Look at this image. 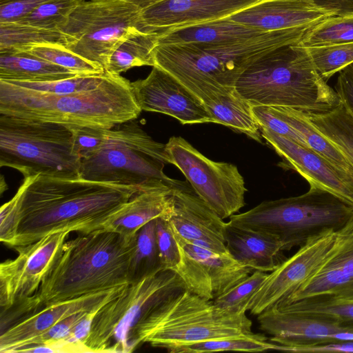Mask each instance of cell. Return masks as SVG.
Instances as JSON below:
<instances>
[{
    "instance_id": "1",
    "label": "cell",
    "mask_w": 353,
    "mask_h": 353,
    "mask_svg": "<svg viewBox=\"0 0 353 353\" xmlns=\"http://www.w3.org/2000/svg\"><path fill=\"white\" fill-rule=\"evenodd\" d=\"M139 191L136 186L81 177H25L14 196L1 207V241L13 248L55 232L102 229Z\"/></svg>"
},
{
    "instance_id": "2",
    "label": "cell",
    "mask_w": 353,
    "mask_h": 353,
    "mask_svg": "<svg viewBox=\"0 0 353 353\" xmlns=\"http://www.w3.org/2000/svg\"><path fill=\"white\" fill-rule=\"evenodd\" d=\"M135 240L102 228L65 241L38 290L1 311V328L46 305L128 284Z\"/></svg>"
},
{
    "instance_id": "3",
    "label": "cell",
    "mask_w": 353,
    "mask_h": 353,
    "mask_svg": "<svg viewBox=\"0 0 353 353\" xmlns=\"http://www.w3.org/2000/svg\"><path fill=\"white\" fill-rule=\"evenodd\" d=\"M310 28L269 31L228 43L157 44L154 66L170 74L202 101L234 91L238 79L256 61L279 48L299 43Z\"/></svg>"
},
{
    "instance_id": "4",
    "label": "cell",
    "mask_w": 353,
    "mask_h": 353,
    "mask_svg": "<svg viewBox=\"0 0 353 353\" xmlns=\"http://www.w3.org/2000/svg\"><path fill=\"white\" fill-rule=\"evenodd\" d=\"M141 111L131 82L121 75L107 72L97 88L68 94L26 89L0 80V114L110 129L137 119Z\"/></svg>"
},
{
    "instance_id": "5",
    "label": "cell",
    "mask_w": 353,
    "mask_h": 353,
    "mask_svg": "<svg viewBox=\"0 0 353 353\" xmlns=\"http://www.w3.org/2000/svg\"><path fill=\"white\" fill-rule=\"evenodd\" d=\"M234 89L252 106L321 112L341 103L334 88L316 71L307 49L297 44L279 48L259 59L240 77Z\"/></svg>"
},
{
    "instance_id": "6",
    "label": "cell",
    "mask_w": 353,
    "mask_h": 353,
    "mask_svg": "<svg viewBox=\"0 0 353 353\" xmlns=\"http://www.w3.org/2000/svg\"><path fill=\"white\" fill-rule=\"evenodd\" d=\"M246 312H234L185 288L158 300L137 325L134 350L143 343L165 349L183 344L251 333Z\"/></svg>"
},
{
    "instance_id": "7",
    "label": "cell",
    "mask_w": 353,
    "mask_h": 353,
    "mask_svg": "<svg viewBox=\"0 0 353 353\" xmlns=\"http://www.w3.org/2000/svg\"><path fill=\"white\" fill-rule=\"evenodd\" d=\"M352 215L350 204L326 190L310 188L299 196L264 201L231 216L229 221L274 235L289 250L325 232L338 231Z\"/></svg>"
},
{
    "instance_id": "8",
    "label": "cell",
    "mask_w": 353,
    "mask_h": 353,
    "mask_svg": "<svg viewBox=\"0 0 353 353\" xmlns=\"http://www.w3.org/2000/svg\"><path fill=\"white\" fill-rule=\"evenodd\" d=\"M166 163L170 161L165 144L154 140L133 119L110 128L101 148L81 159L80 177L140 190L185 183L164 173Z\"/></svg>"
},
{
    "instance_id": "9",
    "label": "cell",
    "mask_w": 353,
    "mask_h": 353,
    "mask_svg": "<svg viewBox=\"0 0 353 353\" xmlns=\"http://www.w3.org/2000/svg\"><path fill=\"white\" fill-rule=\"evenodd\" d=\"M81 159L69 128L62 124L0 114V166L25 177H80Z\"/></svg>"
},
{
    "instance_id": "10",
    "label": "cell",
    "mask_w": 353,
    "mask_h": 353,
    "mask_svg": "<svg viewBox=\"0 0 353 353\" xmlns=\"http://www.w3.org/2000/svg\"><path fill=\"white\" fill-rule=\"evenodd\" d=\"M183 288V281L172 270L128 283L120 294L100 308L85 345L90 352L134 351V330L141 318L158 300Z\"/></svg>"
},
{
    "instance_id": "11",
    "label": "cell",
    "mask_w": 353,
    "mask_h": 353,
    "mask_svg": "<svg viewBox=\"0 0 353 353\" xmlns=\"http://www.w3.org/2000/svg\"><path fill=\"white\" fill-rule=\"evenodd\" d=\"M141 12L125 0H81L60 31L70 51L105 70L119 43L142 30Z\"/></svg>"
},
{
    "instance_id": "12",
    "label": "cell",
    "mask_w": 353,
    "mask_h": 353,
    "mask_svg": "<svg viewBox=\"0 0 353 353\" xmlns=\"http://www.w3.org/2000/svg\"><path fill=\"white\" fill-rule=\"evenodd\" d=\"M170 164L183 174L196 194L219 216L225 219L245 204V181L237 167L212 161L181 137L165 144Z\"/></svg>"
},
{
    "instance_id": "13",
    "label": "cell",
    "mask_w": 353,
    "mask_h": 353,
    "mask_svg": "<svg viewBox=\"0 0 353 353\" xmlns=\"http://www.w3.org/2000/svg\"><path fill=\"white\" fill-rule=\"evenodd\" d=\"M173 234L180 259L172 271L186 290L204 299L214 300L254 272L230 254L214 252L181 238L174 231Z\"/></svg>"
},
{
    "instance_id": "14",
    "label": "cell",
    "mask_w": 353,
    "mask_h": 353,
    "mask_svg": "<svg viewBox=\"0 0 353 353\" xmlns=\"http://www.w3.org/2000/svg\"><path fill=\"white\" fill-rule=\"evenodd\" d=\"M70 232L50 234L13 248L18 256L0 264L1 311L33 295L58 259Z\"/></svg>"
},
{
    "instance_id": "15",
    "label": "cell",
    "mask_w": 353,
    "mask_h": 353,
    "mask_svg": "<svg viewBox=\"0 0 353 353\" xmlns=\"http://www.w3.org/2000/svg\"><path fill=\"white\" fill-rule=\"evenodd\" d=\"M336 231L330 230L312 238L268 276L255 292L248 310L258 315L279 304L314 274L334 250Z\"/></svg>"
},
{
    "instance_id": "16",
    "label": "cell",
    "mask_w": 353,
    "mask_h": 353,
    "mask_svg": "<svg viewBox=\"0 0 353 353\" xmlns=\"http://www.w3.org/2000/svg\"><path fill=\"white\" fill-rule=\"evenodd\" d=\"M260 329L271 336L279 350L299 352L323 344L353 341V330L320 316L274 305L257 315Z\"/></svg>"
},
{
    "instance_id": "17",
    "label": "cell",
    "mask_w": 353,
    "mask_h": 353,
    "mask_svg": "<svg viewBox=\"0 0 353 353\" xmlns=\"http://www.w3.org/2000/svg\"><path fill=\"white\" fill-rule=\"evenodd\" d=\"M141 110L169 115L182 124L212 123L202 101L166 71L153 66L148 77L131 82Z\"/></svg>"
},
{
    "instance_id": "18",
    "label": "cell",
    "mask_w": 353,
    "mask_h": 353,
    "mask_svg": "<svg viewBox=\"0 0 353 353\" xmlns=\"http://www.w3.org/2000/svg\"><path fill=\"white\" fill-rule=\"evenodd\" d=\"M127 285L57 302L21 316L1 330L0 352L16 353L67 317L102 307L120 294Z\"/></svg>"
},
{
    "instance_id": "19",
    "label": "cell",
    "mask_w": 353,
    "mask_h": 353,
    "mask_svg": "<svg viewBox=\"0 0 353 353\" xmlns=\"http://www.w3.org/2000/svg\"><path fill=\"white\" fill-rule=\"evenodd\" d=\"M262 138L292 169L301 175L310 188L326 190L353 206V176L340 170L307 146L260 128Z\"/></svg>"
},
{
    "instance_id": "20",
    "label": "cell",
    "mask_w": 353,
    "mask_h": 353,
    "mask_svg": "<svg viewBox=\"0 0 353 353\" xmlns=\"http://www.w3.org/2000/svg\"><path fill=\"white\" fill-rule=\"evenodd\" d=\"M263 1L163 0L142 10V30L159 34L222 19Z\"/></svg>"
},
{
    "instance_id": "21",
    "label": "cell",
    "mask_w": 353,
    "mask_h": 353,
    "mask_svg": "<svg viewBox=\"0 0 353 353\" xmlns=\"http://www.w3.org/2000/svg\"><path fill=\"white\" fill-rule=\"evenodd\" d=\"M174 210L168 221L181 238L214 252L230 254L225 244L226 222L190 189L188 183L172 188Z\"/></svg>"
},
{
    "instance_id": "22",
    "label": "cell",
    "mask_w": 353,
    "mask_h": 353,
    "mask_svg": "<svg viewBox=\"0 0 353 353\" xmlns=\"http://www.w3.org/2000/svg\"><path fill=\"white\" fill-rule=\"evenodd\" d=\"M316 296L353 300V215L336 231L334 250L321 267L281 303Z\"/></svg>"
},
{
    "instance_id": "23",
    "label": "cell",
    "mask_w": 353,
    "mask_h": 353,
    "mask_svg": "<svg viewBox=\"0 0 353 353\" xmlns=\"http://www.w3.org/2000/svg\"><path fill=\"white\" fill-rule=\"evenodd\" d=\"M336 14L313 0H264L228 18L264 32L310 28Z\"/></svg>"
},
{
    "instance_id": "24",
    "label": "cell",
    "mask_w": 353,
    "mask_h": 353,
    "mask_svg": "<svg viewBox=\"0 0 353 353\" xmlns=\"http://www.w3.org/2000/svg\"><path fill=\"white\" fill-rule=\"evenodd\" d=\"M225 244L232 257L254 271L270 272L287 259L283 243L275 236L230 221L225 225Z\"/></svg>"
},
{
    "instance_id": "25",
    "label": "cell",
    "mask_w": 353,
    "mask_h": 353,
    "mask_svg": "<svg viewBox=\"0 0 353 353\" xmlns=\"http://www.w3.org/2000/svg\"><path fill=\"white\" fill-rule=\"evenodd\" d=\"M173 210L172 188L170 186L141 190L110 216L103 228L132 239L144 225L152 220L159 217L168 220Z\"/></svg>"
},
{
    "instance_id": "26",
    "label": "cell",
    "mask_w": 353,
    "mask_h": 353,
    "mask_svg": "<svg viewBox=\"0 0 353 353\" xmlns=\"http://www.w3.org/2000/svg\"><path fill=\"white\" fill-rule=\"evenodd\" d=\"M266 32L228 17L159 34L158 44L201 43L219 44L248 39Z\"/></svg>"
},
{
    "instance_id": "27",
    "label": "cell",
    "mask_w": 353,
    "mask_h": 353,
    "mask_svg": "<svg viewBox=\"0 0 353 353\" xmlns=\"http://www.w3.org/2000/svg\"><path fill=\"white\" fill-rule=\"evenodd\" d=\"M202 103L210 114L212 123L227 126L261 141L260 127L254 117L252 105L235 90L211 95Z\"/></svg>"
},
{
    "instance_id": "28",
    "label": "cell",
    "mask_w": 353,
    "mask_h": 353,
    "mask_svg": "<svg viewBox=\"0 0 353 353\" xmlns=\"http://www.w3.org/2000/svg\"><path fill=\"white\" fill-rule=\"evenodd\" d=\"M77 76V73L27 54H0V80L45 82Z\"/></svg>"
},
{
    "instance_id": "29",
    "label": "cell",
    "mask_w": 353,
    "mask_h": 353,
    "mask_svg": "<svg viewBox=\"0 0 353 353\" xmlns=\"http://www.w3.org/2000/svg\"><path fill=\"white\" fill-rule=\"evenodd\" d=\"M296 110L353 165V116L341 102L335 108L321 112Z\"/></svg>"
},
{
    "instance_id": "30",
    "label": "cell",
    "mask_w": 353,
    "mask_h": 353,
    "mask_svg": "<svg viewBox=\"0 0 353 353\" xmlns=\"http://www.w3.org/2000/svg\"><path fill=\"white\" fill-rule=\"evenodd\" d=\"M159 33L137 29L119 43L112 54L105 72L120 75L129 69L139 66H154V48Z\"/></svg>"
},
{
    "instance_id": "31",
    "label": "cell",
    "mask_w": 353,
    "mask_h": 353,
    "mask_svg": "<svg viewBox=\"0 0 353 353\" xmlns=\"http://www.w3.org/2000/svg\"><path fill=\"white\" fill-rule=\"evenodd\" d=\"M265 106L272 114L301 134L309 148L340 170L353 176V165L344 154L303 119L296 109L282 106Z\"/></svg>"
},
{
    "instance_id": "32",
    "label": "cell",
    "mask_w": 353,
    "mask_h": 353,
    "mask_svg": "<svg viewBox=\"0 0 353 353\" xmlns=\"http://www.w3.org/2000/svg\"><path fill=\"white\" fill-rule=\"evenodd\" d=\"M50 43L65 46L61 31L17 21L0 23V54H20L32 46Z\"/></svg>"
},
{
    "instance_id": "33",
    "label": "cell",
    "mask_w": 353,
    "mask_h": 353,
    "mask_svg": "<svg viewBox=\"0 0 353 353\" xmlns=\"http://www.w3.org/2000/svg\"><path fill=\"white\" fill-rule=\"evenodd\" d=\"M279 350V345L268 341L265 334L248 333L228 336L198 343L174 346L168 350L170 353H203L221 351L259 352Z\"/></svg>"
},
{
    "instance_id": "34",
    "label": "cell",
    "mask_w": 353,
    "mask_h": 353,
    "mask_svg": "<svg viewBox=\"0 0 353 353\" xmlns=\"http://www.w3.org/2000/svg\"><path fill=\"white\" fill-rule=\"evenodd\" d=\"M276 305L292 312L325 318L353 330V300L316 296Z\"/></svg>"
},
{
    "instance_id": "35",
    "label": "cell",
    "mask_w": 353,
    "mask_h": 353,
    "mask_svg": "<svg viewBox=\"0 0 353 353\" xmlns=\"http://www.w3.org/2000/svg\"><path fill=\"white\" fill-rule=\"evenodd\" d=\"M163 271L156 239V222L152 220L137 233L129 268V283Z\"/></svg>"
},
{
    "instance_id": "36",
    "label": "cell",
    "mask_w": 353,
    "mask_h": 353,
    "mask_svg": "<svg viewBox=\"0 0 353 353\" xmlns=\"http://www.w3.org/2000/svg\"><path fill=\"white\" fill-rule=\"evenodd\" d=\"M353 41V12L327 17L310 27L297 45L303 48Z\"/></svg>"
},
{
    "instance_id": "37",
    "label": "cell",
    "mask_w": 353,
    "mask_h": 353,
    "mask_svg": "<svg viewBox=\"0 0 353 353\" xmlns=\"http://www.w3.org/2000/svg\"><path fill=\"white\" fill-rule=\"evenodd\" d=\"M68 69L81 76L103 74V67L70 51L65 46L50 43L34 46L23 52Z\"/></svg>"
},
{
    "instance_id": "38",
    "label": "cell",
    "mask_w": 353,
    "mask_h": 353,
    "mask_svg": "<svg viewBox=\"0 0 353 353\" xmlns=\"http://www.w3.org/2000/svg\"><path fill=\"white\" fill-rule=\"evenodd\" d=\"M306 49L316 71L326 81L353 63V41Z\"/></svg>"
},
{
    "instance_id": "39",
    "label": "cell",
    "mask_w": 353,
    "mask_h": 353,
    "mask_svg": "<svg viewBox=\"0 0 353 353\" xmlns=\"http://www.w3.org/2000/svg\"><path fill=\"white\" fill-rule=\"evenodd\" d=\"M81 1L53 0L47 2L17 22L45 29L60 30Z\"/></svg>"
},
{
    "instance_id": "40",
    "label": "cell",
    "mask_w": 353,
    "mask_h": 353,
    "mask_svg": "<svg viewBox=\"0 0 353 353\" xmlns=\"http://www.w3.org/2000/svg\"><path fill=\"white\" fill-rule=\"evenodd\" d=\"M267 276V272L254 270L213 301L218 306L231 312H246L252 296Z\"/></svg>"
},
{
    "instance_id": "41",
    "label": "cell",
    "mask_w": 353,
    "mask_h": 353,
    "mask_svg": "<svg viewBox=\"0 0 353 353\" xmlns=\"http://www.w3.org/2000/svg\"><path fill=\"white\" fill-rule=\"evenodd\" d=\"M107 76L103 74L77 76L71 78L45 82L23 81H6L17 86L37 91L56 94H68L97 88Z\"/></svg>"
},
{
    "instance_id": "42",
    "label": "cell",
    "mask_w": 353,
    "mask_h": 353,
    "mask_svg": "<svg viewBox=\"0 0 353 353\" xmlns=\"http://www.w3.org/2000/svg\"><path fill=\"white\" fill-rule=\"evenodd\" d=\"M156 239L163 271L172 270L178 264L180 253L172 229L168 219L157 218Z\"/></svg>"
},
{
    "instance_id": "43",
    "label": "cell",
    "mask_w": 353,
    "mask_h": 353,
    "mask_svg": "<svg viewBox=\"0 0 353 353\" xmlns=\"http://www.w3.org/2000/svg\"><path fill=\"white\" fill-rule=\"evenodd\" d=\"M71 131L74 150L81 159L95 153L104 143L109 128L65 125Z\"/></svg>"
},
{
    "instance_id": "44",
    "label": "cell",
    "mask_w": 353,
    "mask_h": 353,
    "mask_svg": "<svg viewBox=\"0 0 353 353\" xmlns=\"http://www.w3.org/2000/svg\"><path fill=\"white\" fill-rule=\"evenodd\" d=\"M88 312H81L67 317L32 339L26 346L43 344L51 347L54 353L61 352V345L63 342L70 337L75 326Z\"/></svg>"
},
{
    "instance_id": "45",
    "label": "cell",
    "mask_w": 353,
    "mask_h": 353,
    "mask_svg": "<svg viewBox=\"0 0 353 353\" xmlns=\"http://www.w3.org/2000/svg\"><path fill=\"white\" fill-rule=\"evenodd\" d=\"M53 0H0V23L17 21Z\"/></svg>"
},
{
    "instance_id": "46",
    "label": "cell",
    "mask_w": 353,
    "mask_h": 353,
    "mask_svg": "<svg viewBox=\"0 0 353 353\" xmlns=\"http://www.w3.org/2000/svg\"><path fill=\"white\" fill-rule=\"evenodd\" d=\"M334 88L341 103L353 116V63L339 72Z\"/></svg>"
},
{
    "instance_id": "47",
    "label": "cell",
    "mask_w": 353,
    "mask_h": 353,
    "mask_svg": "<svg viewBox=\"0 0 353 353\" xmlns=\"http://www.w3.org/2000/svg\"><path fill=\"white\" fill-rule=\"evenodd\" d=\"M319 6L334 12L336 15H343L353 12V0H313Z\"/></svg>"
},
{
    "instance_id": "48",
    "label": "cell",
    "mask_w": 353,
    "mask_h": 353,
    "mask_svg": "<svg viewBox=\"0 0 353 353\" xmlns=\"http://www.w3.org/2000/svg\"><path fill=\"white\" fill-rule=\"evenodd\" d=\"M299 352H353V341L305 347Z\"/></svg>"
},
{
    "instance_id": "49",
    "label": "cell",
    "mask_w": 353,
    "mask_h": 353,
    "mask_svg": "<svg viewBox=\"0 0 353 353\" xmlns=\"http://www.w3.org/2000/svg\"><path fill=\"white\" fill-rule=\"evenodd\" d=\"M134 4L141 10H145L163 0H125Z\"/></svg>"
}]
</instances>
